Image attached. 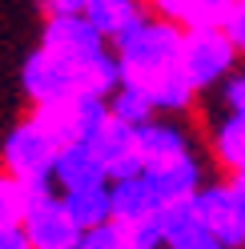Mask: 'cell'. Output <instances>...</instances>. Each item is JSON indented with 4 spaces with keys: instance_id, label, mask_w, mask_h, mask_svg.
<instances>
[{
    "instance_id": "cell-22",
    "label": "cell",
    "mask_w": 245,
    "mask_h": 249,
    "mask_svg": "<svg viewBox=\"0 0 245 249\" xmlns=\"http://www.w3.org/2000/svg\"><path fill=\"white\" fill-rule=\"evenodd\" d=\"M225 33H229V40H233V49L245 56V0H233V12H229V20H225Z\"/></svg>"
},
{
    "instance_id": "cell-12",
    "label": "cell",
    "mask_w": 245,
    "mask_h": 249,
    "mask_svg": "<svg viewBox=\"0 0 245 249\" xmlns=\"http://www.w3.org/2000/svg\"><path fill=\"white\" fill-rule=\"evenodd\" d=\"M157 17L173 20L177 28H225L233 0H153Z\"/></svg>"
},
{
    "instance_id": "cell-14",
    "label": "cell",
    "mask_w": 245,
    "mask_h": 249,
    "mask_svg": "<svg viewBox=\"0 0 245 249\" xmlns=\"http://www.w3.org/2000/svg\"><path fill=\"white\" fill-rule=\"evenodd\" d=\"M157 213H161V201L153 197L145 173L129 177V181H113V221L141 225V221H153Z\"/></svg>"
},
{
    "instance_id": "cell-17",
    "label": "cell",
    "mask_w": 245,
    "mask_h": 249,
    "mask_svg": "<svg viewBox=\"0 0 245 249\" xmlns=\"http://www.w3.org/2000/svg\"><path fill=\"white\" fill-rule=\"evenodd\" d=\"M109 108L117 121L133 124V129H141V124H149L153 117H157V105L149 101V92H141L137 85H121L113 97H109Z\"/></svg>"
},
{
    "instance_id": "cell-7",
    "label": "cell",
    "mask_w": 245,
    "mask_h": 249,
    "mask_svg": "<svg viewBox=\"0 0 245 249\" xmlns=\"http://www.w3.org/2000/svg\"><path fill=\"white\" fill-rule=\"evenodd\" d=\"M20 81H24V92L33 97V105H60V101H72V97H81V85H76V69L65 65L60 56L52 53H44L36 49L33 56L24 60V72H20Z\"/></svg>"
},
{
    "instance_id": "cell-18",
    "label": "cell",
    "mask_w": 245,
    "mask_h": 249,
    "mask_svg": "<svg viewBox=\"0 0 245 249\" xmlns=\"http://www.w3.org/2000/svg\"><path fill=\"white\" fill-rule=\"evenodd\" d=\"M24 225V185L17 177H0V229Z\"/></svg>"
},
{
    "instance_id": "cell-25",
    "label": "cell",
    "mask_w": 245,
    "mask_h": 249,
    "mask_svg": "<svg viewBox=\"0 0 245 249\" xmlns=\"http://www.w3.org/2000/svg\"><path fill=\"white\" fill-rule=\"evenodd\" d=\"M229 189H233V193H237V201L245 205V169H241V173H229Z\"/></svg>"
},
{
    "instance_id": "cell-3",
    "label": "cell",
    "mask_w": 245,
    "mask_h": 249,
    "mask_svg": "<svg viewBox=\"0 0 245 249\" xmlns=\"http://www.w3.org/2000/svg\"><path fill=\"white\" fill-rule=\"evenodd\" d=\"M237 49L225 28H189L185 44H181V69H185L189 85L205 92L213 85H225L237 72Z\"/></svg>"
},
{
    "instance_id": "cell-21",
    "label": "cell",
    "mask_w": 245,
    "mask_h": 249,
    "mask_svg": "<svg viewBox=\"0 0 245 249\" xmlns=\"http://www.w3.org/2000/svg\"><path fill=\"white\" fill-rule=\"evenodd\" d=\"M165 249H225V245H221V241H213L201 225H193L189 233H181V237H177V241H169Z\"/></svg>"
},
{
    "instance_id": "cell-5",
    "label": "cell",
    "mask_w": 245,
    "mask_h": 249,
    "mask_svg": "<svg viewBox=\"0 0 245 249\" xmlns=\"http://www.w3.org/2000/svg\"><path fill=\"white\" fill-rule=\"evenodd\" d=\"M193 217L213 241H221L225 249H245V205L237 193L229 189V181L205 185L193 197Z\"/></svg>"
},
{
    "instance_id": "cell-20",
    "label": "cell",
    "mask_w": 245,
    "mask_h": 249,
    "mask_svg": "<svg viewBox=\"0 0 245 249\" xmlns=\"http://www.w3.org/2000/svg\"><path fill=\"white\" fill-rule=\"evenodd\" d=\"M221 101H225L229 113H241V117H245V72H233V76L221 85Z\"/></svg>"
},
{
    "instance_id": "cell-8",
    "label": "cell",
    "mask_w": 245,
    "mask_h": 249,
    "mask_svg": "<svg viewBox=\"0 0 245 249\" xmlns=\"http://www.w3.org/2000/svg\"><path fill=\"white\" fill-rule=\"evenodd\" d=\"M97 157L105 161V169H109V181H129V177H141L145 165H141V153H137V129L125 121H109L105 129L97 133Z\"/></svg>"
},
{
    "instance_id": "cell-10",
    "label": "cell",
    "mask_w": 245,
    "mask_h": 249,
    "mask_svg": "<svg viewBox=\"0 0 245 249\" xmlns=\"http://www.w3.org/2000/svg\"><path fill=\"white\" fill-rule=\"evenodd\" d=\"M52 181H56L65 193L113 185V181H109V169H105V161L97 157V149H93V141H76V145H65V149H60L56 169H52Z\"/></svg>"
},
{
    "instance_id": "cell-6",
    "label": "cell",
    "mask_w": 245,
    "mask_h": 249,
    "mask_svg": "<svg viewBox=\"0 0 245 249\" xmlns=\"http://www.w3.org/2000/svg\"><path fill=\"white\" fill-rule=\"evenodd\" d=\"M40 49L52 53V56H60V60L72 65V69L97 60L101 53H109V49H105V36H101L85 17H49Z\"/></svg>"
},
{
    "instance_id": "cell-16",
    "label": "cell",
    "mask_w": 245,
    "mask_h": 249,
    "mask_svg": "<svg viewBox=\"0 0 245 249\" xmlns=\"http://www.w3.org/2000/svg\"><path fill=\"white\" fill-rule=\"evenodd\" d=\"M213 157L229 173H241L245 169V117L241 113H225L221 124L213 129Z\"/></svg>"
},
{
    "instance_id": "cell-15",
    "label": "cell",
    "mask_w": 245,
    "mask_h": 249,
    "mask_svg": "<svg viewBox=\"0 0 245 249\" xmlns=\"http://www.w3.org/2000/svg\"><path fill=\"white\" fill-rule=\"evenodd\" d=\"M65 209L72 213V221L81 225V233L101 229L113 221V185H97V189H76V193H60Z\"/></svg>"
},
{
    "instance_id": "cell-4",
    "label": "cell",
    "mask_w": 245,
    "mask_h": 249,
    "mask_svg": "<svg viewBox=\"0 0 245 249\" xmlns=\"http://www.w3.org/2000/svg\"><path fill=\"white\" fill-rule=\"evenodd\" d=\"M56 157H60V145L52 141L40 124L28 117L24 124L8 133L4 141V165H8V177L17 181H52V169H56Z\"/></svg>"
},
{
    "instance_id": "cell-24",
    "label": "cell",
    "mask_w": 245,
    "mask_h": 249,
    "mask_svg": "<svg viewBox=\"0 0 245 249\" xmlns=\"http://www.w3.org/2000/svg\"><path fill=\"white\" fill-rule=\"evenodd\" d=\"M0 249H33L24 225H17V229H0Z\"/></svg>"
},
{
    "instance_id": "cell-1",
    "label": "cell",
    "mask_w": 245,
    "mask_h": 249,
    "mask_svg": "<svg viewBox=\"0 0 245 249\" xmlns=\"http://www.w3.org/2000/svg\"><path fill=\"white\" fill-rule=\"evenodd\" d=\"M181 44H185V28L165 17H145L133 33L117 40L121 85H137L141 92H149L157 113H181L197 97L181 69Z\"/></svg>"
},
{
    "instance_id": "cell-19",
    "label": "cell",
    "mask_w": 245,
    "mask_h": 249,
    "mask_svg": "<svg viewBox=\"0 0 245 249\" xmlns=\"http://www.w3.org/2000/svg\"><path fill=\"white\" fill-rule=\"evenodd\" d=\"M81 249H137V241H133V233L121 225V221H109V225H101V229H88L85 241H81Z\"/></svg>"
},
{
    "instance_id": "cell-9",
    "label": "cell",
    "mask_w": 245,
    "mask_h": 249,
    "mask_svg": "<svg viewBox=\"0 0 245 249\" xmlns=\"http://www.w3.org/2000/svg\"><path fill=\"white\" fill-rule=\"evenodd\" d=\"M149 181V189L153 197L161 201V209H169V205H185V201H193L197 193L205 189V173H201V161L193 157H181L173 165H161V169H149L145 173Z\"/></svg>"
},
{
    "instance_id": "cell-23",
    "label": "cell",
    "mask_w": 245,
    "mask_h": 249,
    "mask_svg": "<svg viewBox=\"0 0 245 249\" xmlns=\"http://www.w3.org/2000/svg\"><path fill=\"white\" fill-rule=\"evenodd\" d=\"M88 0H49V17H85Z\"/></svg>"
},
{
    "instance_id": "cell-13",
    "label": "cell",
    "mask_w": 245,
    "mask_h": 249,
    "mask_svg": "<svg viewBox=\"0 0 245 249\" xmlns=\"http://www.w3.org/2000/svg\"><path fill=\"white\" fill-rule=\"evenodd\" d=\"M85 20L93 24L105 40L117 44L125 33H133V28L145 20V8H141V0H88Z\"/></svg>"
},
{
    "instance_id": "cell-11",
    "label": "cell",
    "mask_w": 245,
    "mask_h": 249,
    "mask_svg": "<svg viewBox=\"0 0 245 249\" xmlns=\"http://www.w3.org/2000/svg\"><path fill=\"white\" fill-rule=\"evenodd\" d=\"M137 153H141V165L149 173V169H161V165H173L181 157H189L193 149H189V133L181 124L153 117L149 124L137 129Z\"/></svg>"
},
{
    "instance_id": "cell-2",
    "label": "cell",
    "mask_w": 245,
    "mask_h": 249,
    "mask_svg": "<svg viewBox=\"0 0 245 249\" xmlns=\"http://www.w3.org/2000/svg\"><path fill=\"white\" fill-rule=\"evenodd\" d=\"M24 233L33 241V249H81L85 241L81 225L65 209V197L52 193V181L24 185Z\"/></svg>"
}]
</instances>
